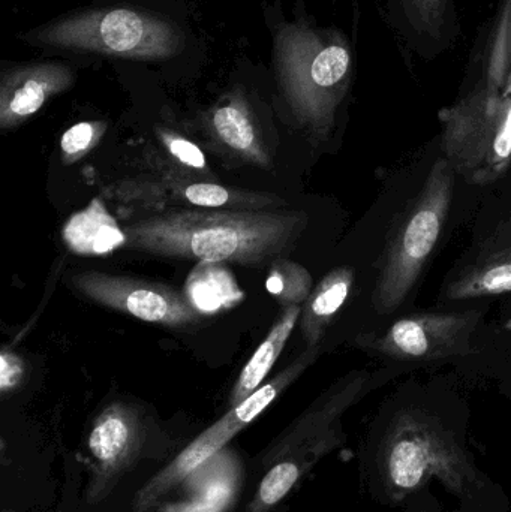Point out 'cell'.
I'll return each mask as SVG.
<instances>
[{
	"instance_id": "6da1fadb",
	"label": "cell",
	"mask_w": 511,
	"mask_h": 512,
	"mask_svg": "<svg viewBox=\"0 0 511 512\" xmlns=\"http://www.w3.org/2000/svg\"><path fill=\"white\" fill-rule=\"evenodd\" d=\"M359 471L366 495L381 507L407 508L438 484L456 512H511L510 496L468 447L464 423L423 403H399L377 418Z\"/></svg>"
},
{
	"instance_id": "7a4b0ae2",
	"label": "cell",
	"mask_w": 511,
	"mask_h": 512,
	"mask_svg": "<svg viewBox=\"0 0 511 512\" xmlns=\"http://www.w3.org/2000/svg\"><path fill=\"white\" fill-rule=\"evenodd\" d=\"M308 224L299 210L168 209L123 230L129 251L261 267L290 254Z\"/></svg>"
},
{
	"instance_id": "3957f363",
	"label": "cell",
	"mask_w": 511,
	"mask_h": 512,
	"mask_svg": "<svg viewBox=\"0 0 511 512\" xmlns=\"http://www.w3.org/2000/svg\"><path fill=\"white\" fill-rule=\"evenodd\" d=\"M386 378L383 372L354 370L288 424L258 454L255 466L263 475L243 512H270L284 504L321 460L345 444L342 418Z\"/></svg>"
},
{
	"instance_id": "277c9868",
	"label": "cell",
	"mask_w": 511,
	"mask_h": 512,
	"mask_svg": "<svg viewBox=\"0 0 511 512\" xmlns=\"http://www.w3.org/2000/svg\"><path fill=\"white\" fill-rule=\"evenodd\" d=\"M279 57L291 110L312 137L327 140L354 84L353 45L339 30L291 26L282 32Z\"/></svg>"
},
{
	"instance_id": "5b68a950",
	"label": "cell",
	"mask_w": 511,
	"mask_h": 512,
	"mask_svg": "<svg viewBox=\"0 0 511 512\" xmlns=\"http://www.w3.org/2000/svg\"><path fill=\"white\" fill-rule=\"evenodd\" d=\"M455 179L449 162L437 159L419 194L396 221L372 291V306L380 315L396 312L419 280L446 225Z\"/></svg>"
},
{
	"instance_id": "8992f818",
	"label": "cell",
	"mask_w": 511,
	"mask_h": 512,
	"mask_svg": "<svg viewBox=\"0 0 511 512\" xmlns=\"http://www.w3.org/2000/svg\"><path fill=\"white\" fill-rule=\"evenodd\" d=\"M444 159L474 185H491L511 167V95L464 78L458 99L438 113Z\"/></svg>"
},
{
	"instance_id": "52a82bcc",
	"label": "cell",
	"mask_w": 511,
	"mask_h": 512,
	"mask_svg": "<svg viewBox=\"0 0 511 512\" xmlns=\"http://www.w3.org/2000/svg\"><path fill=\"white\" fill-rule=\"evenodd\" d=\"M320 346L306 348L290 366L276 373L270 381L264 382L248 399L243 400L227 414L207 427L191 444L186 445L167 466L156 472L135 495L131 512H155L165 499L182 486L192 472L221 453L227 445L254 423L287 388H290L309 366L317 361Z\"/></svg>"
},
{
	"instance_id": "ba28073f",
	"label": "cell",
	"mask_w": 511,
	"mask_h": 512,
	"mask_svg": "<svg viewBox=\"0 0 511 512\" xmlns=\"http://www.w3.org/2000/svg\"><path fill=\"white\" fill-rule=\"evenodd\" d=\"M54 47L98 51L128 59H161L176 53L180 36L170 23L132 9H105L60 21L38 33Z\"/></svg>"
},
{
	"instance_id": "9c48e42d",
	"label": "cell",
	"mask_w": 511,
	"mask_h": 512,
	"mask_svg": "<svg viewBox=\"0 0 511 512\" xmlns=\"http://www.w3.org/2000/svg\"><path fill=\"white\" fill-rule=\"evenodd\" d=\"M482 313L426 312L393 322L384 333L357 339L363 349L405 363H432L473 352L471 337Z\"/></svg>"
},
{
	"instance_id": "30bf717a",
	"label": "cell",
	"mask_w": 511,
	"mask_h": 512,
	"mask_svg": "<svg viewBox=\"0 0 511 512\" xmlns=\"http://www.w3.org/2000/svg\"><path fill=\"white\" fill-rule=\"evenodd\" d=\"M146 439L144 414L132 403H110L93 418L84 442L89 504H101L114 492L140 462Z\"/></svg>"
},
{
	"instance_id": "8fae6325",
	"label": "cell",
	"mask_w": 511,
	"mask_h": 512,
	"mask_svg": "<svg viewBox=\"0 0 511 512\" xmlns=\"http://www.w3.org/2000/svg\"><path fill=\"white\" fill-rule=\"evenodd\" d=\"M69 285L92 303L132 318L170 328L194 327L201 316L182 291L140 277L81 271Z\"/></svg>"
},
{
	"instance_id": "7c38bea8",
	"label": "cell",
	"mask_w": 511,
	"mask_h": 512,
	"mask_svg": "<svg viewBox=\"0 0 511 512\" xmlns=\"http://www.w3.org/2000/svg\"><path fill=\"white\" fill-rule=\"evenodd\" d=\"M384 23L407 59L432 62L458 45L462 35L456 0H378Z\"/></svg>"
},
{
	"instance_id": "4fadbf2b",
	"label": "cell",
	"mask_w": 511,
	"mask_h": 512,
	"mask_svg": "<svg viewBox=\"0 0 511 512\" xmlns=\"http://www.w3.org/2000/svg\"><path fill=\"white\" fill-rule=\"evenodd\" d=\"M511 292V219L497 228L461 267L453 271L443 288L447 301H468L474 298Z\"/></svg>"
},
{
	"instance_id": "5bb4252c",
	"label": "cell",
	"mask_w": 511,
	"mask_h": 512,
	"mask_svg": "<svg viewBox=\"0 0 511 512\" xmlns=\"http://www.w3.org/2000/svg\"><path fill=\"white\" fill-rule=\"evenodd\" d=\"M74 83L71 69L62 65H35L6 72L0 87V126L5 131L23 125L48 99Z\"/></svg>"
},
{
	"instance_id": "9a60e30c",
	"label": "cell",
	"mask_w": 511,
	"mask_h": 512,
	"mask_svg": "<svg viewBox=\"0 0 511 512\" xmlns=\"http://www.w3.org/2000/svg\"><path fill=\"white\" fill-rule=\"evenodd\" d=\"M465 78L511 95V0H498L468 57Z\"/></svg>"
},
{
	"instance_id": "2e32d148",
	"label": "cell",
	"mask_w": 511,
	"mask_h": 512,
	"mask_svg": "<svg viewBox=\"0 0 511 512\" xmlns=\"http://www.w3.org/2000/svg\"><path fill=\"white\" fill-rule=\"evenodd\" d=\"M242 471L239 456L225 448L189 475L182 484L185 501L165 512L227 511L239 495Z\"/></svg>"
},
{
	"instance_id": "e0dca14e",
	"label": "cell",
	"mask_w": 511,
	"mask_h": 512,
	"mask_svg": "<svg viewBox=\"0 0 511 512\" xmlns=\"http://www.w3.org/2000/svg\"><path fill=\"white\" fill-rule=\"evenodd\" d=\"M209 134L219 149L245 164L272 167V158L242 93H234L209 116Z\"/></svg>"
},
{
	"instance_id": "ac0fdd59",
	"label": "cell",
	"mask_w": 511,
	"mask_h": 512,
	"mask_svg": "<svg viewBox=\"0 0 511 512\" xmlns=\"http://www.w3.org/2000/svg\"><path fill=\"white\" fill-rule=\"evenodd\" d=\"M168 207L204 210H282L284 198L269 192L245 191L216 182L159 179Z\"/></svg>"
},
{
	"instance_id": "d6986e66",
	"label": "cell",
	"mask_w": 511,
	"mask_h": 512,
	"mask_svg": "<svg viewBox=\"0 0 511 512\" xmlns=\"http://www.w3.org/2000/svg\"><path fill=\"white\" fill-rule=\"evenodd\" d=\"M62 240L72 254L98 258L125 248L126 234L117 219L108 212L104 200L96 197L66 221Z\"/></svg>"
},
{
	"instance_id": "ffe728a7",
	"label": "cell",
	"mask_w": 511,
	"mask_h": 512,
	"mask_svg": "<svg viewBox=\"0 0 511 512\" xmlns=\"http://www.w3.org/2000/svg\"><path fill=\"white\" fill-rule=\"evenodd\" d=\"M182 292L201 318L227 312L245 298L227 262H197L186 277Z\"/></svg>"
},
{
	"instance_id": "44dd1931",
	"label": "cell",
	"mask_w": 511,
	"mask_h": 512,
	"mask_svg": "<svg viewBox=\"0 0 511 512\" xmlns=\"http://www.w3.org/2000/svg\"><path fill=\"white\" fill-rule=\"evenodd\" d=\"M356 282V273L351 267H338L327 273L312 289L311 295L302 306L300 331L306 348L320 346L327 327L350 297Z\"/></svg>"
},
{
	"instance_id": "7402d4cb",
	"label": "cell",
	"mask_w": 511,
	"mask_h": 512,
	"mask_svg": "<svg viewBox=\"0 0 511 512\" xmlns=\"http://www.w3.org/2000/svg\"><path fill=\"white\" fill-rule=\"evenodd\" d=\"M300 315H302V306L282 307V312L273 322L266 339L261 342L255 354L249 358L248 363L240 372L230 397H228V409L234 408L243 400L248 399L266 382L270 370L275 366L279 355L282 354L285 345L290 340Z\"/></svg>"
},
{
	"instance_id": "603a6c76",
	"label": "cell",
	"mask_w": 511,
	"mask_h": 512,
	"mask_svg": "<svg viewBox=\"0 0 511 512\" xmlns=\"http://www.w3.org/2000/svg\"><path fill=\"white\" fill-rule=\"evenodd\" d=\"M162 152L147 155L161 179L182 182H215L203 150L183 135L170 129H158Z\"/></svg>"
},
{
	"instance_id": "cb8c5ba5",
	"label": "cell",
	"mask_w": 511,
	"mask_h": 512,
	"mask_svg": "<svg viewBox=\"0 0 511 512\" xmlns=\"http://www.w3.org/2000/svg\"><path fill=\"white\" fill-rule=\"evenodd\" d=\"M266 288L282 307L303 306L312 292V276L303 265L278 258L269 264Z\"/></svg>"
},
{
	"instance_id": "d4e9b609",
	"label": "cell",
	"mask_w": 511,
	"mask_h": 512,
	"mask_svg": "<svg viewBox=\"0 0 511 512\" xmlns=\"http://www.w3.org/2000/svg\"><path fill=\"white\" fill-rule=\"evenodd\" d=\"M107 131L105 122H80L71 126L60 138L63 164H77L89 155Z\"/></svg>"
},
{
	"instance_id": "484cf974",
	"label": "cell",
	"mask_w": 511,
	"mask_h": 512,
	"mask_svg": "<svg viewBox=\"0 0 511 512\" xmlns=\"http://www.w3.org/2000/svg\"><path fill=\"white\" fill-rule=\"evenodd\" d=\"M26 375V364L23 358L18 357L15 352L3 349L0 354V391L3 396H8L12 391L17 390Z\"/></svg>"
},
{
	"instance_id": "4316f807",
	"label": "cell",
	"mask_w": 511,
	"mask_h": 512,
	"mask_svg": "<svg viewBox=\"0 0 511 512\" xmlns=\"http://www.w3.org/2000/svg\"><path fill=\"white\" fill-rule=\"evenodd\" d=\"M431 496V493H425V495L420 496V498H417L413 504L408 505L407 512H440L435 508L437 502L429 501Z\"/></svg>"
},
{
	"instance_id": "83f0119b",
	"label": "cell",
	"mask_w": 511,
	"mask_h": 512,
	"mask_svg": "<svg viewBox=\"0 0 511 512\" xmlns=\"http://www.w3.org/2000/svg\"><path fill=\"white\" fill-rule=\"evenodd\" d=\"M290 510V507H288L287 502H284V504L279 505V507H276L275 510L270 512H288Z\"/></svg>"
},
{
	"instance_id": "f1b7e54d",
	"label": "cell",
	"mask_w": 511,
	"mask_h": 512,
	"mask_svg": "<svg viewBox=\"0 0 511 512\" xmlns=\"http://www.w3.org/2000/svg\"><path fill=\"white\" fill-rule=\"evenodd\" d=\"M509 394H510V396H511V385H510V388H509Z\"/></svg>"
},
{
	"instance_id": "f546056e",
	"label": "cell",
	"mask_w": 511,
	"mask_h": 512,
	"mask_svg": "<svg viewBox=\"0 0 511 512\" xmlns=\"http://www.w3.org/2000/svg\"><path fill=\"white\" fill-rule=\"evenodd\" d=\"M2 512H11V511L5 510V511H2Z\"/></svg>"
}]
</instances>
